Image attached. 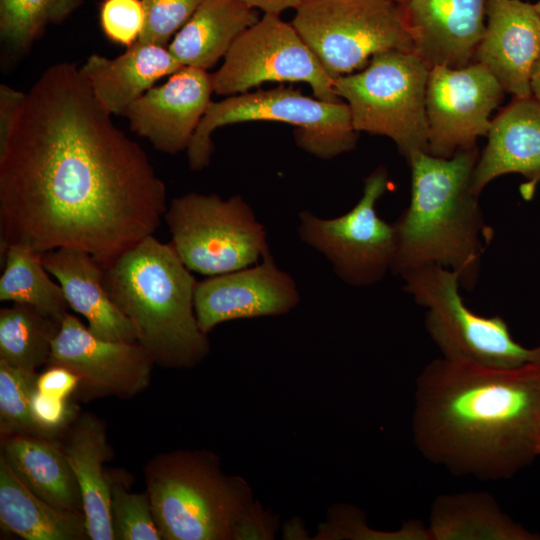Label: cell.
<instances>
[{
    "mask_svg": "<svg viewBox=\"0 0 540 540\" xmlns=\"http://www.w3.org/2000/svg\"><path fill=\"white\" fill-rule=\"evenodd\" d=\"M111 116L75 64L44 70L0 150L1 252L74 248L104 267L157 231L166 186Z\"/></svg>",
    "mask_w": 540,
    "mask_h": 540,
    "instance_id": "obj_1",
    "label": "cell"
},
{
    "mask_svg": "<svg viewBox=\"0 0 540 540\" xmlns=\"http://www.w3.org/2000/svg\"><path fill=\"white\" fill-rule=\"evenodd\" d=\"M539 428V365L501 369L443 357L417 378L415 444L455 474L512 477L537 456Z\"/></svg>",
    "mask_w": 540,
    "mask_h": 540,
    "instance_id": "obj_2",
    "label": "cell"
},
{
    "mask_svg": "<svg viewBox=\"0 0 540 540\" xmlns=\"http://www.w3.org/2000/svg\"><path fill=\"white\" fill-rule=\"evenodd\" d=\"M477 159L475 147L449 158L420 152L408 161L411 199L393 223L397 245L391 270L402 276L420 267L440 265L458 272L464 287L474 285L491 233L472 186Z\"/></svg>",
    "mask_w": 540,
    "mask_h": 540,
    "instance_id": "obj_3",
    "label": "cell"
},
{
    "mask_svg": "<svg viewBox=\"0 0 540 540\" xmlns=\"http://www.w3.org/2000/svg\"><path fill=\"white\" fill-rule=\"evenodd\" d=\"M102 268L109 296L155 365L192 368L207 356L194 308L197 281L170 243L150 235Z\"/></svg>",
    "mask_w": 540,
    "mask_h": 540,
    "instance_id": "obj_4",
    "label": "cell"
},
{
    "mask_svg": "<svg viewBox=\"0 0 540 540\" xmlns=\"http://www.w3.org/2000/svg\"><path fill=\"white\" fill-rule=\"evenodd\" d=\"M146 491L162 540H233L235 524L251 503L239 477L226 476L205 450H176L144 467Z\"/></svg>",
    "mask_w": 540,
    "mask_h": 540,
    "instance_id": "obj_5",
    "label": "cell"
},
{
    "mask_svg": "<svg viewBox=\"0 0 540 540\" xmlns=\"http://www.w3.org/2000/svg\"><path fill=\"white\" fill-rule=\"evenodd\" d=\"M428 66L412 51L391 50L372 57L354 73L334 79L355 131L390 138L407 162L428 152L426 88Z\"/></svg>",
    "mask_w": 540,
    "mask_h": 540,
    "instance_id": "obj_6",
    "label": "cell"
},
{
    "mask_svg": "<svg viewBox=\"0 0 540 540\" xmlns=\"http://www.w3.org/2000/svg\"><path fill=\"white\" fill-rule=\"evenodd\" d=\"M274 121L296 126L295 140L306 152L330 159L355 148L358 132L344 101H325L292 87L231 95L211 101L187 148L189 167L202 170L214 151L213 132L225 125Z\"/></svg>",
    "mask_w": 540,
    "mask_h": 540,
    "instance_id": "obj_7",
    "label": "cell"
},
{
    "mask_svg": "<svg viewBox=\"0 0 540 540\" xmlns=\"http://www.w3.org/2000/svg\"><path fill=\"white\" fill-rule=\"evenodd\" d=\"M402 278L406 292L427 309L425 326L443 357L501 369L540 366V346L524 347L502 318L478 315L465 305L458 272L429 265Z\"/></svg>",
    "mask_w": 540,
    "mask_h": 540,
    "instance_id": "obj_8",
    "label": "cell"
},
{
    "mask_svg": "<svg viewBox=\"0 0 540 540\" xmlns=\"http://www.w3.org/2000/svg\"><path fill=\"white\" fill-rule=\"evenodd\" d=\"M291 24L333 80L365 68L379 53L413 52L401 5L390 0H310Z\"/></svg>",
    "mask_w": 540,
    "mask_h": 540,
    "instance_id": "obj_9",
    "label": "cell"
},
{
    "mask_svg": "<svg viewBox=\"0 0 540 540\" xmlns=\"http://www.w3.org/2000/svg\"><path fill=\"white\" fill-rule=\"evenodd\" d=\"M164 219L181 261L202 275L240 270L270 253L263 225L239 195L191 192L174 198Z\"/></svg>",
    "mask_w": 540,
    "mask_h": 540,
    "instance_id": "obj_10",
    "label": "cell"
},
{
    "mask_svg": "<svg viewBox=\"0 0 540 540\" xmlns=\"http://www.w3.org/2000/svg\"><path fill=\"white\" fill-rule=\"evenodd\" d=\"M388 188V173L378 167L365 179L362 197L349 212L332 219L309 211L299 213L300 238L321 252L348 284L372 285L392 268L397 245L395 226L376 211L377 201Z\"/></svg>",
    "mask_w": 540,
    "mask_h": 540,
    "instance_id": "obj_11",
    "label": "cell"
},
{
    "mask_svg": "<svg viewBox=\"0 0 540 540\" xmlns=\"http://www.w3.org/2000/svg\"><path fill=\"white\" fill-rule=\"evenodd\" d=\"M211 74L214 93L237 95L265 82H303L314 97L340 101L334 80L294 26L280 15L263 14L232 44Z\"/></svg>",
    "mask_w": 540,
    "mask_h": 540,
    "instance_id": "obj_12",
    "label": "cell"
},
{
    "mask_svg": "<svg viewBox=\"0 0 540 540\" xmlns=\"http://www.w3.org/2000/svg\"><path fill=\"white\" fill-rule=\"evenodd\" d=\"M505 91L480 63L461 68L437 65L429 70L426 88L428 153L449 158L476 147L487 136L490 118Z\"/></svg>",
    "mask_w": 540,
    "mask_h": 540,
    "instance_id": "obj_13",
    "label": "cell"
},
{
    "mask_svg": "<svg viewBox=\"0 0 540 540\" xmlns=\"http://www.w3.org/2000/svg\"><path fill=\"white\" fill-rule=\"evenodd\" d=\"M48 364L72 370L80 378L78 389H85L88 395L121 399L143 392L155 365L137 342L99 338L70 313L52 342Z\"/></svg>",
    "mask_w": 540,
    "mask_h": 540,
    "instance_id": "obj_14",
    "label": "cell"
},
{
    "mask_svg": "<svg viewBox=\"0 0 540 540\" xmlns=\"http://www.w3.org/2000/svg\"><path fill=\"white\" fill-rule=\"evenodd\" d=\"M299 300L295 281L268 253L255 267L197 282L194 308L199 327L207 334L226 321L286 314Z\"/></svg>",
    "mask_w": 540,
    "mask_h": 540,
    "instance_id": "obj_15",
    "label": "cell"
},
{
    "mask_svg": "<svg viewBox=\"0 0 540 540\" xmlns=\"http://www.w3.org/2000/svg\"><path fill=\"white\" fill-rule=\"evenodd\" d=\"M214 93L207 70L183 66L125 110L131 130L163 153L187 150Z\"/></svg>",
    "mask_w": 540,
    "mask_h": 540,
    "instance_id": "obj_16",
    "label": "cell"
},
{
    "mask_svg": "<svg viewBox=\"0 0 540 540\" xmlns=\"http://www.w3.org/2000/svg\"><path fill=\"white\" fill-rule=\"evenodd\" d=\"M540 58V14L522 0H487L486 26L474 60L503 90L517 98L531 93V74Z\"/></svg>",
    "mask_w": 540,
    "mask_h": 540,
    "instance_id": "obj_17",
    "label": "cell"
},
{
    "mask_svg": "<svg viewBox=\"0 0 540 540\" xmlns=\"http://www.w3.org/2000/svg\"><path fill=\"white\" fill-rule=\"evenodd\" d=\"M487 0H406L401 8L413 52L428 66H467L486 26Z\"/></svg>",
    "mask_w": 540,
    "mask_h": 540,
    "instance_id": "obj_18",
    "label": "cell"
},
{
    "mask_svg": "<svg viewBox=\"0 0 540 540\" xmlns=\"http://www.w3.org/2000/svg\"><path fill=\"white\" fill-rule=\"evenodd\" d=\"M488 142L478 156L472 186L477 194L495 178L521 174V192L532 198L540 183V104L531 95L513 100L491 121Z\"/></svg>",
    "mask_w": 540,
    "mask_h": 540,
    "instance_id": "obj_19",
    "label": "cell"
},
{
    "mask_svg": "<svg viewBox=\"0 0 540 540\" xmlns=\"http://www.w3.org/2000/svg\"><path fill=\"white\" fill-rule=\"evenodd\" d=\"M46 270L58 281L69 308L87 320L91 333L119 342H137L135 330L109 296L102 266L89 253L58 248L43 253Z\"/></svg>",
    "mask_w": 540,
    "mask_h": 540,
    "instance_id": "obj_20",
    "label": "cell"
},
{
    "mask_svg": "<svg viewBox=\"0 0 540 540\" xmlns=\"http://www.w3.org/2000/svg\"><path fill=\"white\" fill-rule=\"evenodd\" d=\"M60 445L80 487L90 540H114L110 474L104 469L112 449L105 423L94 414H78Z\"/></svg>",
    "mask_w": 540,
    "mask_h": 540,
    "instance_id": "obj_21",
    "label": "cell"
},
{
    "mask_svg": "<svg viewBox=\"0 0 540 540\" xmlns=\"http://www.w3.org/2000/svg\"><path fill=\"white\" fill-rule=\"evenodd\" d=\"M181 67L168 47L137 41L116 58L92 54L79 71L98 102L110 114L123 115L159 79Z\"/></svg>",
    "mask_w": 540,
    "mask_h": 540,
    "instance_id": "obj_22",
    "label": "cell"
},
{
    "mask_svg": "<svg viewBox=\"0 0 540 540\" xmlns=\"http://www.w3.org/2000/svg\"><path fill=\"white\" fill-rule=\"evenodd\" d=\"M0 457L38 497L59 508L83 512L80 487L59 440L11 435L2 438Z\"/></svg>",
    "mask_w": 540,
    "mask_h": 540,
    "instance_id": "obj_23",
    "label": "cell"
},
{
    "mask_svg": "<svg viewBox=\"0 0 540 540\" xmlns=\"http://www.w3.org/2000/svg\"><path fill=\"white\" fill-rule=\"evenodd\" d=\"M258 19L256 9L241 0H205L168 49L182 66L208 70Z\"/></svg>",
    "mask_w": 540,
    "mask_h": 540,
    "instance_id": "obj_24",
    "label": "cell"
},
{
    "mask_svg": "<svg viewBox=\"0 0 540 540\" xmlns=\"http://www.w3.org/2000/svg\"><path fill=\"white\" fill-rule=\"evenodd\" d=\"M426 528L430 540H540V534L512 520L481 492L438 496Z\"/></svg>",
    "mask_w": 540,
    "mask_h": 540,
    "instance_id": "obj_25",
    "label": "cell"
},
{
    "mask_svg": "<svg viewBox=\"0 0 540 540\" xmlns=\"http://www.w3.org/2000/svg\"><path fill=\"white\" fill-rule=\"evenodd\" d=\"M0 523L25 540H90L83 512L59 508L35 495L2 457Z\"/></svg>",
    "mask_w": 540,
    "mask_h": 540,
    "instance_id": "obj_26",
    "label": "cell"
},
{
    "mask_svg": "<svg viewBox=\"0 0 540 540\" xmlns=\"http://www.w3.org/2000/svg\"><path fill=\"white\" fill-rule=\"evenodd\" d=\"M0 301L26 304L62 322L68 304L59 283L43 264V253L23 244H11L1 252Z\"/></svg>",
    "mask_w": 540,
    "mask_h": 540,
    "instance_id": "obj_27",
    "label": "cell"
},
{
    "mask_svg": "<svg viewBox=\"0 0 540 540\" xmlns=\"http://www.w3.org/2000/svg\"><path fill=\"white\" fill-rule=\"evenodd\" d=\"M58 322L37 309L13 303L0 310V360L29 371L47 365Z\"/></svg>",
    "mask_w": 540,
    "mask_h": 540,
    "instance_id": "obj_28",
    "label": "cell"
},
{
    "mask_svg": "<svg viewBox=\"0 0 540 540\" xmlns=\"http://www.w3.org/2000/svg\"><path fill=\"white\" fill-rule=\"evenodd\" d=\"M82 0H0V36L10 48L26 50L51 24H59Z\"/></svg>",
    "mask_w": 540,
    "mask_h": 540,
    "instance_id": "obj_29",
    "label": "cell"
},
{
    "mask_svg": "<svg viewBox=\"0 0 540 540\" xmlns=\"http://www.w3.org/2000/svg\"><path fill=\"white\" fill-rule=\"evenodd\" d=\"M37 378L36 371L15 368L0 360L1 439L11 435L52 439L35 421L31 410Z\"/></svg>",
    "mask_w": 540,
    "mask_h": 540,
    "instance_id": "obj_30",
    "label": "cell"
},
{
    "mask_svg": "<svg viewBox=\"0 0 540 540\" xmlns=\"http://www.w3.org/2000/svg\"><path fill=\"white\" fill-rule=\"evenodd\" d=\"M110 483L114 540H162L147 491L130 492L112 475Z\"/></svg>",
    "mask_w": 540,
    "mask_h": 540,
    "instance_id": "obj_31",
    "label": "cell"
},
{
    "mask_svg": "<svg viewBox=\"0 0 540 540\" xmlns=\"http://www.w3.org/2000/svg\"><path fill=\"white\" fill-rule=\"evenodd\" d=\"M145 21L138 41L165 46L205 0H141Z\"/></svg>",
    "mask_w": 540,
    "mask_h": 540,
    "instance_id": "obj_32",
    "label": "cell"
},
{
    "mask_svg": "<svg viewBox=\"0 0 540 540\" xmlns=\"http://www.w3.org/2000/svg\"><path fill=\"white\" fill-rule=\"evenodd\" d=\"M332 514L326 529L321 536L326 539H387V540H429L426 526L417 520L406 522L399 530L378 532L369 529L359 511L352 507L341 508Z\"/></svg>",
    "mask_w": 540,
    "mask_h": 540,
    "instance_id": "obj_33",
    "label": "cell"
},
{
    "mask_svg": "<svg viewBox=\"0 0 540 540\" xmlns=\"http://www.w3.org/2000/svg\"><path fill=\"white\" fill-rule=\"evenodd\" d=\"M100 25L106 37L130 47L138 41L145 14L141 0H104L100 6Z\"/></svg>",
    "mask_w": 540,
    "mask_h": 540,
    "instance_id": "obj_34",
    "label": "cell"
},
{
    "mask_svg": "<svg viewBox=\"0 0 540 540\" xmlns=\"http://www.w3.org/2000/svg\"><path fill=\"white\" fill-rule=\"evenodd\" d=\"M31 410L38 425L52 438L59 440L77 417V408L69 400L34 391Z\"/></svg>",
    "mask_w": 540,
    "mask_h": 540,
    "instance_id": "obj_35",
    "label": "cell"
},
{
    "mask_svg": "<svg viewBox=\"0 0 540 540\" xmlns=\"http://www.w3.org/2000/svg\"><path fill=\"white\" fill-rule=\"evenodd\" d=\"M277 527L276 517L264 511L259 503L252 501L235 524L233 540L273 539Z\"/></svg>",
    "mask_w": 540,
    "mask_h": 540,
    "instance_id": "obj_36",
    "label": "cell"
},
{
    "mask_svg": "<svg viewBox=\"0 0 540 540\" xmlns=\"http://www.w3.org/2000/svg\"><path fill=\"white\" fill-rule=\"evenodd\" d=\"M26 93L0 85V150L5 148L20 119Z\"/></svg>",
    "mask_w": 540,
    "mask_h": 540,
    "instance_id": "obj_37",
    "label": "cell"
},
{
    "mask_svg": "<svg viewBox=\"0 0 540 540\" xmlns=\"http://www.w3.org/2000/svg\"><path fill=\"white\" fill-rule=\"evenodd\" d=\"M80 378L72 370L57 364H48L37 378V390L48 395L70 399L78 391Z\"/></svg>",
    "mask_w": 540,
    "mask_h": 540,
    "instance_id": "obj_38",
    "label": "cell"
},
{
    "mask_svg": "<svg viewBox=\"0 0 540 540\" xmlns=\"http://www.w3.org/2000/svg\"><path fill=\"white\" fill-rule=\"evenodd\" d=\"M249 7L261 10L264 14L280 15L284 10H295L310 0H241Z\"/></svg>",
    "mask_w": 540,
    "mask_h": 540,
    "instance_id": "obj_39",
    "label": "cell"
},
{
    "mask_svg": "<svg viewBox=\"0 0 540 540\" xmlns=\"http://www.w3.org/2000/svg\"><path fill=\"white\" fill-rule=\"evenodd\" d=\"M284 538L287 539H307V533L299 520H291L284 527Z\"/></svg>",
    "mask_w": 540,
    "mask_h": 540,
    "instance_id": "obj_40",
    "label": "cell"
},
{
    "mask_svg": "<svg viewBox=\"0 0 540 540\" xmlns=\"http://www.w3.org/2000/svg\"><path fill=\"white\" fill-rule=\"evenodd\" d=\"M531 93L540 104V58L535 63L531 74Z\"/></svg>",
    "mask_w": 540,
    "mask_h": 540,
    "instance_id": "obj_41",
    "label": "cell"
},
{
    "mask_svg": "<svg viewBox=\"0 0 540 540\" xmlns=\"http://www.w3.org/2000/svg\"><path fill=\"white\" fill-rule=\"evenodd\" d=\"M536 455H537V456L540 455V428H539V432H538V436H537V441H536Z\"/></svg>",
    "mask_w": 540,
    "mask_h": 540,
    "instance_id": "obj_42",
    "label": "cell"
},
{
    "mask_svg": "<svg viewBox=\"0 0 540 540\" xmlns=\"http://www.w3.org/2000/svg\"><path fill=\"white\" fill-rule=\"evenodd\" d=\"M534 5H535L536 10L540 14V0L537 3H535Z\"/></svg>",
    "mask_w": 540,
    "mask_h": 540,
    "instance_id": "obj_43",
    "label": "cell"
},
{
    "mask_svg": "<svg viewBox=\"0 0 540 540\" xmlns=\"http://www.w3.org/2000/svg\"><path fill=\"white\" fill-rule=\"evenodd\" d=\"M390 1H393V2H396V3H400V4H401V3L405 2L406 0H390Z\"/></svg>",
    "mask_w": 540,
    "mask_h": 540,
    "instance_id": "obj_44",
    "label": "cell"
}]
</instances>
